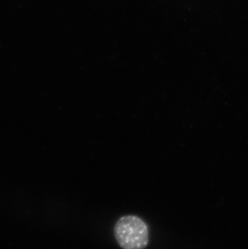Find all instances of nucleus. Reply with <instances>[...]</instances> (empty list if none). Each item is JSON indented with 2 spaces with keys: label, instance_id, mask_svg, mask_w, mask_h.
I'll use <instances>...</instances> for the list:
<instances>
[{
  "label": "nucleus",
  "instance_id": "1",
  "mask_svg": "<svg viewBox=\"0 0 248 249\" xmlns=\"http://www.w3.org/2000/svg\"><path fill=\"white\" fill-rule=\"evenodd\" d=\"M115 240L123 249H144L149 243L145 222L136 215L122 217L114 228Z\"/></svg>",
  "mask_w": 248,
  "mask_h": 249
}]
</instances>
